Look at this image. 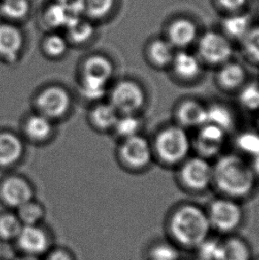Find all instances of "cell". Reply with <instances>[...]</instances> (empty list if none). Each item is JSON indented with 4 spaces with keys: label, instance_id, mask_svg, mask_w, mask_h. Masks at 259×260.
Listing matches in <instances>:
<instances>
[{
    "label": "cell",
    "instance_id": "obj_32",
    "mask_svg": "<svg viewBox=\"0 0 259 260\" xmlns=\"http://www.w3.org/2000/svg\"><path fill=\"white\" fill-rule=\"evenodd\" d=\"M22 226L23 225L17 215L11 213L0 215V239L3 241L16 240Z\"/></svg>",
    "mask_w": 259,
    "mask_h": 260
},
{
    "label": "cell",
    "instance_id": "obj_7",
    "mask_svg": "<svg viewBox=\"0 0 259 260\" xmlns=\"http://www.w3.org/2000/svg\"><path fill=\"white\" fill-rule=\"evenodd\" d=\"M109 95V103L120 115H137L147 103V94L144 88L133 80L117 83Z\"/></svg>",
    "mask_w": 259,
    "mask_h": 260
},
{
    "label": "cell",
    "instance_id": "obj_42",
    "mask_svg": "<svg viewBox=\"0 0 259 260\" xmlns=\"http://www.w3.org/2000/svg\"><path fill=\"white\" fill-rule=\"evenodd\" d=\"M253 260H259V257H257V258H256V259H254V258H253Z\"/></svg>",
    "mask_w": 259,
    "mask_h": 260
},
{
    "label": "cell",
    "instance_id": "obj_13",
    "mask_svg": "<svg viewBox=\"0 0 259 260\" xmlns=\"http://www.w3.org/2000/svg\"><path fill=\"white\" fill-rule=\"evenodd\" d=\"M203 62L198 56L185 51L175 53L169 70L172 78L179 84L193 85L203 75Z\"/></svg>",
    "mask_w": 259,
    "mask_h": 260
},
{
    "label": "cell",
    "instance_id": "obj_18",
    "mask_svg": "<svg viewBox=\"0 0 259 260\" xmlns=\"http://www.w3.org/2000/svg\"><path fill=\"white\" fill-rule=\"evenodd\" d=\"M81 16L73 0L68 2H56L51 5L45 13L46 24L52 28H66L70 21Z\"/></svg>",
    "mask_w": 259,
    "mask_h": 260
},
{
    "label": "cell",
    "instance_id": "obj_19",
    "mask_svg": "<svg viewBox=\"0 0 259 260\" xmlns=\"http://www.w3.org/2000/svg\"><path fill=\"white\" fill-rule=\"evenodd\" d=\"M219 260H253L252 249L247 240L236 234L222 236Z\"/></svg>",
    "mask_w": 259,
    "mask_h": 260
},
{
    "label": "cell",
    "instance_id": "obj_21",
    "mask_svg": "<svg viewBox=\"0 0 259 260\" xmlns=\"http://www.w3.org/2000/svg\"><path fill=\"white\" fill-rule=\"evenodd\" d=\"M23 153L21 140L10 133L0 134V167H9L17 162Z\"/></svg>",
    "mask_w": 259,
    "mask_h": 260
},
{
    "label": "cell",
    "instance_id": "obj_25",
    "mask_svg": "<svg viewBox=\"0 0 259 260\" xmlns=\"http://www.w3.org/2000/svg\"><path fill=\"white\" fill-rule=\"evenodd\" d=\"M53 128L52 120L39 113L28 117L25 124V133L33 141H42L51 136Z\"/></svg>",
    "mask_w": 259,
    "mask_h": 260
},
{
    "label": "cell",
    "instance_id": "obj_22",
    "mask_svg": "<svg viewBox=\"0 0 259 260\" xmlns=\"http://www.w3.org/2000/svg\"><path fill=\"white\" fill-rule=\"evenodd\" d=\"M197 36L196 26L187 20L173 22L169 28L168 40L174 48H186L195 42Z\"/></svg>",
    "mask_w": 259,
    "mask_h": 260
},
{
    "label": "cell",
    "instance_id": "obj_30",
    "mask_svg": "<svg viewBox=\"0 0 259 260\" xmlns=\"http://www.w3.org/2000/svg\"><path fill=\"white\" fill-rule=\"evenodd\" d=\"M141 128V121L140 117L133 114L120 115L118 119L113 130L123 140L133 137L134 135L140 134Z\"/></svg>",
    "mask_w": 259,
    "mask_h": 260
},
{
    "label": "cell",
    "instance_id": "obj_33",
    "mask_svg": "<svg viewBox=\"0 0 259 260\" xmlns=\"http://www.w3.org/2000/svg\"><path fill=\"white\" fill-rule=\"evenodd\" d=\"M17 211L18 218L23 225H39L45 216L43 208L32 200L18 208Z\"/></svg>",
    "mask_w": 259,
    "mask_h": 260
},
{
    "label": "cell",
    "instance_id": "obj_4",
    "mask_svg": "<svg viewBox=\"0 0 259 260\" xmlns=\"http://www.w3.org/2000/svg\"><path fill=\"white\" fill-rule=\"evenodd\" d=\"M212 232L221 236L236 234L242 228L245 212L242 202L217 196L205 208Z\"/></svg>",
    "mask_w": 259,
    "mask_h": 260
},
{
    "label": "cell",
    "instance_id": "obj_34",
    "mask_svg": "<svg viewBox=\"0 0 259 260\" xmlns=\"http://www.w3.org/2000/svg\"><path fill=\"white\" fill-rule=\"evenodd\" d=\"M222 250V237H212L210 236L195 251L197 257L202 260L220 259Z\"/></svg>",
    "mask_w": 259,
    "mask_h": 260
},
{
    "label": "cell",
    "instance_id": "obj_29",
    "mask_svg": "<svg viewBox=\"0 0 259 260\" xmlns=\"http://www.w3.org/2000/svg\"><path fill=\"white\" fill-rule=\"evenodd\" d=\"M181 250L170 240L158 241L148 250V260H179Z\"/></svg>",
    "mask_w": 259,
    "mask_h": 260
},
{
    "label": "cell",
    "instance_id": "obj_26",
    "mask_svg": "<svg viewBox=\"0 0 259 260\" xmlns=\"http://www.w3.org/2000/svg\"><path fill=\"white\" fill-rule=\"evenodd\" d=\"M228 132L235 125V115L228 106L222 103L208 105V122Z\"/></svg>",
    "mask_w": 259,
    "mask_h": 260
},
{
    "label": "cell",
    "instance_id": "obj_2",
    "mask_svg": "<svg viewBox=\"0 0 259 260\" xmlns=\"http://www.w3.org/2000/svg\"><path fill=\"white\" fill-rule=\"evenodd\" d=\"M165 230L172 243L181 250H195L211 236L205 208L193 203H180L169 212Z\"/></svg>",
    "mask_w": 259,
    "mask_h": 260
},
{
    "label": "cell",
    "instance_id": "obj_15",
    "mask_svg": "<svg viewBox=\"0 0 259 260\" xmlns=\"http://www.w3.org/2000/svg\"><path fill=\"white\" fill-rule=\"evenodd\" d=\"M15 241L24 255L40 257L49 251V236L39 225H23Z\"/></svg>",
    "mask_w": 259,
    "mask_h": 260
},
{
    "label": "cell",
    "instance_id": "obj_6",
    "mask_svg": "<svg viewBox=\"0 0 259 260\" xmlns=\"http://www.w3.org/2000/svg\"><path fill=\"white\" fill-rule=\"evenodd\" d=\"M113 75L111 61L102 55L88 58L84 62L81 80V91L85 98L98 101L108 91Z\"/></svg>",
    "mask_w": 259,
    "mask_h": 260
},
{
    "label": "cell",
    "instance_id": "obj_1",
    "mask_svg": "<svg viewBox=\"0 0 259 260\" xmlns=\"http://www.w3.org/2000/svg\"><path fill=\"white\" fill-rule=\"evenodd\" d=\"M257 181L252 165L238 153H223L214 160L212 188L218 196L247 200L256 192Z\"/></svg>",
    "mask_w": 259,
    "mask_h": 260
},
{
    "label": "cell",
    "instance_id": "obj_16",
    "mask_svg": "<svg viewBox=\"0 0 259 260\" xmlns=\"http://www.w3.org/2000/svg\"><path fill=\"white\" fill-rule=\"evenodd\" d=\"M0 194L9 207L18 209L32 200L33 191L24 179L13 177L4 181L0 188Z\"/></svg>",
    "mask_w": 259,
    "mask_h": 260
},
{
    "label": "cell",
    "instance_id": "obj_9",
    "mask_svg": "<svg viewBox=\"0 0 259 260\" xmlns=\"http://www.w3.org/2000/svg\"><path fill=\"white\" fill-rule=\"evenodd\" d=\"M233 46L228 38L209 32L200 39L198 58L203 65L217 68L231 60Z\"/></svg>",
    "mask_w": 259,
    "mask_h": 260
},
{
    "label": "cell",
    "instance_id": "obj_10",
    "mask_svg": "<svg viewBox=\"0 0 259 260\" xmlns=\"http://www.w3.org/2000/svg\"><path fill=\"white\" fill-rule=\"evenodd\" d=\"M120 154L123 162L134 170L146 169L154 160L151 141L140 134L123 140Z\"/></svg>",
    "mask_w": 259,
    "mask_h": 260
},
{
    "label": "cell",
    "instance_id": "obj_3",
    "mask_svg": "<svg viewBox=\"0 0 259 260\" xmlns=\"http://www.w3.org/2000/svg\"><path fill=\"white\" fill-rule=\"evenodd\" d=\"M151 143L154 159L170 169L175 170L193 152L189 131L174 122L161 127Z\"/></svg>",
    "mask_w": 259,
    "mask_h": 260
},
{
    "label": "cell",
    "instance_id": "obj_24",
    "mask_svg": "<svg viewBox=\"0 0 259 260\" xmlns=\"http://www.w3.org/2000/svg\"><path fill=\"white\" fill-rule=\"evenodd\" d=\"M67 40L77 45H82L91 39L94 33L91 21L83 16L75 18L66 28Z\"/></svg>",
    "mask_w": 259,
    "mask_h": 260
},
{
    "label": "cell",
    "instance_id": "obj_20",
    "mask_svg": "<svg viewBox=\"0 0 259 260\" xmlns=\"http://www.w3.org/2000/svg\"><path fill=\"white\" fill-rule=\"evenodd\" d=\"M174 55V47L168 40L155 39L147 47V60L157 70H169Z\"/></svg>",
    "mask_w": 259,
    "mask_h": 260
},
{
    "label": "cell",
    "instance_id": "obj_11",
    "mask_svg": "<svg viewBox=\"0 0 259 260\" xmlns=\"http://www.w3.org/2000/svg\"><path fill=\"white\" fill-rule=\"evenodd\" d=\"M173 122L187 131L196 130L208 122V105L199 99H181L173 108Z\"/></svg>",
    "mask_w": 259,
    "mask_h": 260
},
{
    "label": "cell",
    "instance_id": "obj_35",
    "mask_svg": "<svg viewBox=\"0 0 259 260\" xmlns=\"http://www.w3.org/2000/svg\"><path fill=\"white\" fill-rule=\"evenodd\" d=\"M69 46V41L66 38H64L60 34L53 33L47 36L44 43H43V48L46 54L50 57L62 56L64 53H66Z\"/></svg>",
    "mask_w": 259,
    "mask_h": 260
},
{
    "label": "cell",
    "instance_id": "obj_37",
    "mask_svg": "<svg viewBox=\"0 0 259 260\" xmlns=\"http://www.w3.org/2000/svg\"><path fill=\"white\" fill-rule=\"evenodd\" d=\"M46 260H74V257L69 251L59 249L48 251Z\"/></svg>",
    "mask_w": 259,
    "mask_h": 260
},
{
    "label": "cell",
    "instance_id": "obj_38",
    "mask_svg": "<svg viewBox=\"0 0 259 260\" xmlns=\"http://www.w3.org/2000/svg\"><path fill=\"white\" fill-rule=\"evenodd\" d=\"M221 6L224 9L229 11H236L242 8L245 5L247 0H218Z\"/></svg>",
    "mask_w": 259,
    "mask_h": 260
},
{
    "label": "cell",
    "instance_id": "obj_39",
    "mask_svg": "<svg viewBox=\"0 0 259 260\" xmlns=\"http://www.w3.org/2000/svg\"><path fill=\"white\" fill-rule=\"evenodd\" d=\"M17 260H41L39 257L35 256H28V255H23L22 257H19Z\"/></svg>",
    "mask_w": 259,
    "mask_h": 260
},
{
    "label": "cell",
    "instance_id": "obj_27",
    "mask_svg": "<svg viewBox=\"0 0 259 260\" xmlns=\"http://www.w3.org/2000/svg\"><path fill=\"white\" fill-rule=\"evenodd\" d=\"M120 114L110 103L96 106L91 112V122L100 130L114 129Z\"/></svg>",
    "mask_w": 259,
    "mask_h": 260
},
{
    "label": "cell",
    "instance_id": "obj_36",
    "mask_svg": "<svg viewBox=\"0 0 259 260\" xmlns=\"http://www.w3.org/2000/svg\"><path fill=\"white\" fill-rule=\"evenodd\" d=\"M243 52L250 62L259 65V27L249 29L243 39Z\"/></svg>",
    "mask_w": 259,
    "mask_h": 260
},
{
    "label": "cell",
    "instance_id": "obj_23",
    "mask_svg": "<svg viewBox=\"0 0 259 260\" xmlns=\"http://www.w3.org/2000/svg\"><path fill=\"white\" fill-rule=\"evenodd\" d=\"M73 2L81 16L90 21L108 16L115 5V0H73Z\"/></svg>",
    "mask_w": 259,
    "mask_h": 260
},
{
    "label": "cell",
    "instance_id": "obj_17",
    "mask_svg": "<svg viewBox=\"0 0 259 260\" xmlns=\"http://www.w3.org/2000/svg\"><path fill=\"white\" fill-rule=\"evenodd\" d=\"M21 30L11 23L0 24V56L8 60L17 59L23 46Z\"/></svg>",
    "mask_w": 259,
    "mask_h": 260
},
{
    "label": "cell",
    "instance_id": "obj_28",
    "mask_svg": "<svg viewBox=\"0 0 259 260\" xmlns=\"http://www.w3.org/2000/svg\"><path fill=\"white\" fill-rule=\"evenodd\" d=\"M28 0H2L0 2V14L9 21H20L29 13Z\"/></svg>",
    "mask_w": 259,
    "mask_h": 260
},
{
    "label": "cell",
    "instance_id": "obj_40",
    "mask_svg": "<svg viewBox=\"0 0 259 260\" xmlns=\"http://www.w3.org/2000/svg\"><path fill=\"white\" fill-rule=\"evenodd\" d=\"M56 2H68V1H70V0H55Z\"/></svg>",
    "mask_w": 259,
    "mask_h": 260
},
{
    "label": "cell",
    "instance_id": "obj_41",
    "mask_svg": "<svg viewBox=\"0 0 259 260\" xmlns=\"http://www.w3.org/2000/svg\"><path fill=\"white\" fill-rule=\"evenodd\" d=\"M188 260H202V259H200V258H198V257H196V258H191V259H188Z\"/></svg>",
    "mask_w": 259,
    "mask_h": 260
},
{
    "label": "cell",
    "instance_id": "obj_5",
    "mask_svg": "<svg viewBox=\"0 0 259 260\" xmlns=\"http://www.w3.org/2000/svg\"><path fill=\"white\" fill-rule=\"evenodd\" d=\"M176 171V180L184 191L201 194L212 188L213 162L195 154L181 162Z\"/></svg>",
    "mask_w": 259,
    "mask_h": 260
},
{
    "label": "cell",
    "instance_id": "obj_31",
    "mask_svg": "<svg viewBox=\"0 0 259 260\" xmlns=\"http://www.w3.org/2000/svg\"><path fill=\"white\" fill-rule=\"evenodd\" d=\"M226 35L235 39H243L249 31V18L248 15H236L228 18L224 21Z\"/></svg>",
    "mask_w": 259,
    "mask_h": 260
},
{
    "label": "cell",
    "instance_id": "obj_8",
    "mask_svg": "<svg viewBox=\"0 0 259 260\" xmlns=\"http://www.w3.org/2000/svg\"><path fill=\"white\" fill-rule=\"evenodd\" d=\"M228 140V133L220 127L206 123L195 130L192 137L193 152L195 154L210 161L223 154Z\"/></svg>",
    "mask_w": 259,
    "mask_h": 260
},
{
    "label": "cell",
    "instance_id": "obj_14",
    "mask_svg": "<svg viewBox=\"0 0 259 260\" xmlns=\"http://www.w3.org/2000/svg\"><path fill=\"white\" fill-rule=\"evenodd\" d=\"M214 81L219 91L235 93L245 87L248 72L242 64L229 60L217 68Z\"/></svg>",
    "mask_w": 259,
    "mask_h": 260
},
{
    "label": "cell",
    "instance_id": "obj_12",
    "mask_svg": "<svg viewBox=\"0 0 259 260\" xmlns=\"http://www.w3.org/2000/svg\"><path fill=\"white\" fill-rule=\"evenodd\" d=\"M71 98L69 92L60 86H50L43 90L37 98L39 114L53 119L65 116L70 110Z\"/></svg>",
    "mask_w": 259,
    "mask_h": 260
}]
</instances>
